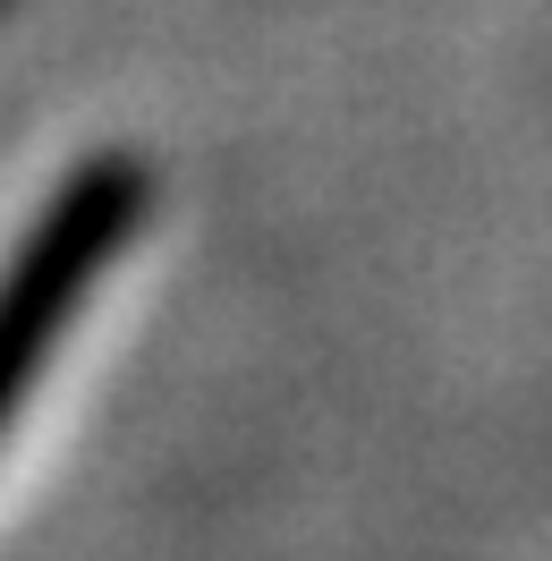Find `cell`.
<instances>
[{
    "mask_svg": "<svg viewBox=\"0 0 552 561\" xmlns=\"http://www.w3.org/2000/svg\"><path fill=\"white\" fill-rule=\"evenodd\" d=\"M145 196H153V179H145L137 153H94L85 171H69L51 213L26 230L18 264L0 273V425L43 375V357L60 350L77 298L103 280V264L145 221Z\"/></svg>",
    "mask_w": 552,
    "mask_h": 561,
    "instance_id": "6da1fadb",
    "label": "cell"
}]
</instances>
